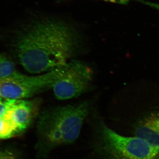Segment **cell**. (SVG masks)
I'll return each instance as SVG.
<instances>
[{"label": "cell", "mask_w": 159, "mask_h": 159, "mask_svg": "<svg viewBox=\"0 0 159 159\" xmlns=\"http://www.w3.org/2000/svg\"><path fill=\"white\" fill-rule=\"evenodd\" d=\"M31 18L14 43L23 67L30 74H40L72 59L82 43L76 26L62 19L42 15Z\"/></svg>", "instance_id": "1"}, {"label": "cell", "mask_w": 159, "mask_h": 159, "mask_svg": "<svg viewBox=\"0 0 159 159\" xmlns=\"http://www.w3.org/2000/svg\"><path fill=\"white\" fill-rule=\"evenodd\" d=\"M90 110V103L84 101L43 111L36 123L37 156L46 157L55 148L74 143L80 135Z\"/></svg>", "instance_id": "2"}, {"label": "cell", "mask_w": 159, "mask_h": 159, "mask_svg": "<svg viewBox=\"0 0 159 159\" xmlns=\"http://www.w3.org/2000/svg\"><path fill=\"white\" fill-rule=\"evenodd\" d=\"M97 131L96 150L103 159H159V148L143 139L122 135L102 122Z\"/></svg>", "instance_id": "3"}, {"label": "cell", "mask_w": 159, "mask_h": 159, "mask_svg": "<svg viewBox=\"0 0 159 159\" xmlns=\"http://www.w3.org/2000/svg\"><path fill=\"white\" fill-rule=\"evenodd\" d=\"M61 67L42 74L28 76L17 72L0 80V97L24 99L51 89L61 73Z\"/></svg>", "instance_id": "4"}, {"label": "cell", "mask_w": 159, "mask_h": 159, "mask_svg": "<svg viewBox=\"0 0 159 159\" xmlns=\"http://www.w3.org/2000/svg\"><path fill=\"white\" fill-rule=\"evenodd\" d=\"M92 75L91 69L84 63L70 60L64 65L61 74L51 88L54 96L60 100L79 97L88 89Z\"/></svg>", "instance_id": "5"}, {"label": "cell", "mask_w": 159, "mask_h": 159, "mask_svg": "<svg viewBox=\"0 0 159 159\" xmlns=\"http://www.w3.org/2000/svg\"><path fill=\"white\" fill-rule=\"evenodd\" d=\"M38 104L35 101L14 99L5 116L11 122L18 135L30 127L38 115Z\"/></svg>", "instance_id": "6"}, {"label": "cell", "mask_w": 159, "mask_h": 159, "mask_svg": "<svg viewBox=\"0 0 159 159\" xmlns=\"http://www.w3.org/2000/svg\"><path fill=\"white\" fill-rule=\"evenodd\" d=\"M134 136L159 148V109L140 117L133 126Z\"/></svg>", "instance_id": "7"}, {"label": "cell", "mask_w": 159, "mask_h": 159, "mask_svg": "<svg viewBox=\"0 0 159 159\" xmlns=\"http://www.w3.org/2000/svg\"><path fill=\"white\" fill-rule=\"evenodd\" d=\"M14 63L4 55H0V80L16 73Z\"/></svg>", "instance_id": "8"}, {"label": "cell", "mask_w": 159, "mask_h": 159, "mask_svg": "<svg viewBox=\"0 0 159 159\" xmlns=\"http://www.w3.org/2000/svg\"><path fill=\"white\" fill-rule=\"evenodd\" d=\"M17 135V133L6 116L0 117V139H9Z\"/></svg>", "instance_id": "9"}, {"label": "cell", "mask_w": 159, "mask_h": 159, "mask_svg": "<svg viewBox=\"0 0 159 159\" xmlns=\"http://www.w3.org/2000/svg\"><path fill=\"white\" fill-rule=\"evenodd\" d=\"M0 159H22L17 151L11 148L0 149Z\"/></svg>", "instance_id": "10"}, {"label": "cell", "mask_w": 159, "mask_h": 159, "mask_svg": "<svg viewBox=\"0 0 159 159\" xmlns=\"http://www.w3.org/2000/svg\"><path fill=\"white\" fill-rule=\"evenodd\" d=\"M14 99H6L0 97V117L3 116L10 108Z\"/></svg>", "instance_id": "11"}, {"label": "cell", "mask_w": 159, "mask_h": 159, "mask_svg": "<svg viewBox=\"0 0 159 159\" xmlns=\"http://www.w3.org/2000/svg\"><path fill=\"white\" fill-rule=\"evenodd\" d=\"M145 6H149L151 8L158 10L159 11V3L154 2L150 1H145V0H134Z\"/></svg>", "instance_id": "12"}, {"label": "cell", "mask_w": 159, "mask_h": 159, "mask_svg": "<svg viewBox=\"0 0 159 159\" xmlns=\"http://www.w3.org/2000/svg\"><path fill=\"white\" fill-rule=\"evenodd\" d=\"M66 1H70V0H66ZM100 1H104V2H108L116 3V4H119V5H126L131 0H100Z\"/></svg>", "instance_id": "13"}]
</instances>
